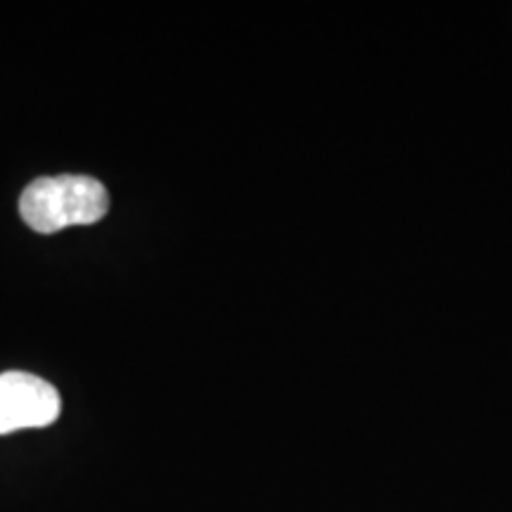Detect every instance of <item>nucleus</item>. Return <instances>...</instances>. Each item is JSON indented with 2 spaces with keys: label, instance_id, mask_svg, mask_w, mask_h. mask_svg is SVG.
I'll list each match as a JSON object with an SVG mask.
<instances>
[{
  "label": "nucleus",
  "instance_id": "nucleus-2",
  "mask_svg": "<svg viewBox=\"0 0 512 512\" xmlns=\"http://www.w3.org/2000/svg\"><path fill=\"white\" fill-rule=\"evenodd\" d=\"M60 411V394L43 377L22 370L0 375V434L48 427Z\"/></svg>",
  "mask_w": 512,
  "mask_h": 512
},
{
  "label": "nucleus",
  "instance_id": "nucleus-1",
  "mask_svg": "<svg viewBox=\"0 0 512 512\" xmlns=\"http://www.w3.org/2000/svg\"><path fill=\"white\" fill-rule=\"evenodd\" d=\"M110 211V192L91 176L36 178L19 197V214L41 235L72 226H93Z\"/></svg>",
  "mask_w": 512,
  "mask_h": 512
}]
</instances>
